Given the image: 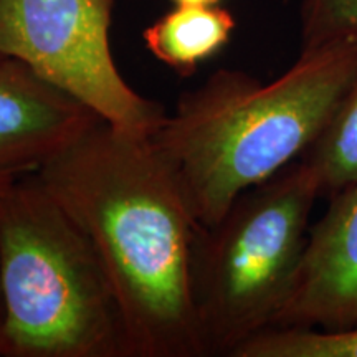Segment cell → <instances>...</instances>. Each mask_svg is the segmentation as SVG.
<instances>
[{"label":"cell","instance_id":"30bf717a","mask_svg":"<svg viewBox=\"0 0 357 357\" xmlns=\"http://www.w3.org/2000/svg\"><path fill=\"white\" fill-rule=\"evenodd\" d=\"M234 357H357V326L346 329L268 328L235 349Z\"/></svg>","mask_w":357,"mask_h":357},{"label":"cell","instance_id":"4fadbf2b","mask_svg":"<svg viewBox=\"0 0 357 357\" xmlns=\"http://www.w3.org/2000/svg\"><path fill=\"white\" fill-rule=\"evenodd\" d=\"M3 321H6V310H3V294H2V280H0V339H2Z\"/></svg>","mask_w":357,"mask_h":357},{"label":"cell","instance_id":"3957f363","mask_svg":"<svg viewBox=\"0 0 357 357\" xmlns=\"http://www.w3.org/2000/svg\"><path fill=\"white\" fill-rule=\"evenodd\" d=\"M3 357H132L100 253L37 172L0 192Z\"/></svg>","mask_w":357,"mask_h":357},{"label":"cell","instance_id":"ba28073f","mask_svg":"<svg viewBox=\"0 0 357 357\" xmlns=\"http://www.w3.org/2000/svg\"><path fill=\"white\" fill-rule=\"evenodd\" d=\"M235 17L220 6H174L142 32L147 52L178 77H190L230 42Z\"/></svg>","mask_w":357,"mask_h":357},{"label":"cell","instance_id":"5b68a950","mask_svg":"<svg viewBox=\"0 0 357 357\" xmlns=\"http://www.w3.org/2000/svg\"><path fill=\"white\" fill-rule=\"evenodd\" d=\"M114 0H0V55L63 89L102 121L153 136L167 113L139 95L116 66L109 43Z\"/></svg>","mask_w":357,"mask_h":357},{"label":"cell","instance_id":"277c9868","mask_svg":"<svg viewBox=\"0 0 357 357\" xmlns=\"http://www.w3.org/2000/svg\"><path fill=\"white\" fill-rule=\"evenodd\" d=\"M319 197L314 174L298 159L240 194L217 223H197L190 294L204 356H231L275 324L296 280Z\"/></svg>","mask_w":357,"mask_h":357},{"label":"cell","instance_id":"9c48e42d","mask_svg":"<svg viewBox=\"0 0 357 357\" xmlns=\"http://www.w3.org/2000/svg\"><path fill=\"white\" fill-rule=\"evenodd\" d=\"M318 181L321 197L357 182V82L318 141L300 158Z\"/></svg>","mask_w":357,"mask_h":357},{"label":"cell","instance_id":"8fae6325","mask_svg":"<svg viewBox=\"0 0 357 357\" xmlns=\"http://www.w3.org/2000/svg\"><path fill=\"white\" fill-rule=\"evenodd\" d=\"M357 40V0H303L301 52Z\"/></svg>","mask_w":357,"mask_h":357},{"label":"cell","instance_id":"52a82bcc","mask_svg":"<svg viewBox=\"0 0 357 357\" xmlns=\"http://www.w3.org/2000/svg\"><path fill=\"white\" fill-rule=\"evenodd\" d=\"M100 119L22 61L0 55V176L37 172Z\"/></svg>","mask_w":357,"mask_h":357},{"label":"cell","instance_id":"6da1fadb","mask_svg":"<svg viewBox=\"0 0 357 357\" xmlns=\"http://www.w3.org/2000/svg\"><path fill=\"white\" fill-rule=\"evenodd\" d=\"M37 176L100 253L132 357H202L190 294L197 220L149 136L100 119Z\"/></svg>","mask_w":357,"mask_h":357},{"label":"cell","instance_id":"7a4b0ae2","mask_svg":"<svg viewBox=\"0 0 357 357\" xmlns=\"http://www.w3.org/2000/svg\"><path fill=\"white\" fill-rule=\"evenodd\" d=\"M357 82V40L301 52L271 83L218 70L178 98L151 142L172 169L200 225L298 160Z\"/></svg>","mask_w":357,"mask_h":357},{"label":"cell","instance_id":"5bb4252c","mask_svg":"<svg viewBox=\"0 0 357 357\" xmlns=\"http://www.w3.org/2000/svg\"><path fill=\"white\" fill-rule=\"evenodd\" d=\"M19 177V176H17ZM15 177H10V176H0V192H3L7 189V185L10 184V182L13 181Z\"/></svg>","mask_w":357,"mask_h":357},{"label":"cell","instance_id":"8992f818","mask_svg":"<svg viewBox=\"0 0 357 357\" xmlns=\"http://www.w3.org/2000/svg\"><path fill=\"white\" fill-rule=\"evenodd\" d=\"M357 326V182L329 197L310 227L296 280L271 328Z\"/></svg>","mask_w":357,"mask_h":357},{"label":"cell","instance_id":"7c38bea8","mask_svg":"<svg viewBox=\"0 0 357 357\" xmlns=\"http://www.w3.org/2000/svg\"><path fill=\"white\" fill-rule=\"evenodd\" d=\"M174 6H220L222 0H171Z\"/></svg>","mask_w":357,"mask_h":357}]
</instances>
